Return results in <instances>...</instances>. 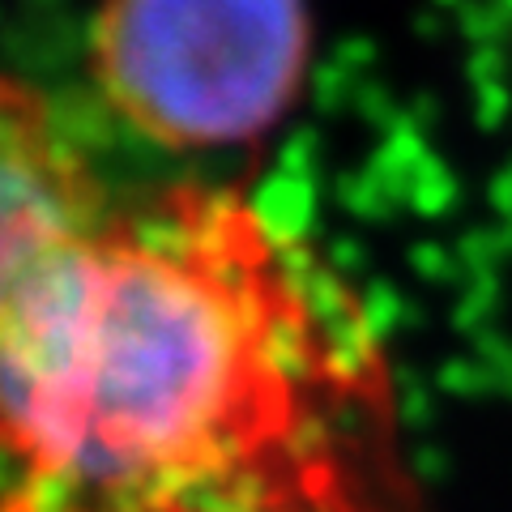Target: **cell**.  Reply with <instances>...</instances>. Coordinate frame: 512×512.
<instances>
[{
	"label": "cell",
	"instance_id": "2",
	"mask_svg": "<svg viewBox=\"0 0 512 512\" xmlns=\"http://www.w3.org/2000/svg\"><path fill=\"white\" fill-rule=\"evenodd\" d=\"M308 0H103L90 77L116 116L167 150H222L299 103Z\"/></svg>",
	"mask_w": 512,
	"mask_h": 512
},
{
	"label": "cell",
	"instance_id": "3",
	"mask_svg": "<svg viewBox=\"0 0 512 512\" xmlns=\"http://www.w3.org/2000/svg\"><path fill=\"white\" fill-rule=\"evenodd\" d=\"M107 210L39 90L0 73V312L56 244Z\"/></svg>",
	"mask_w": 512,
	"mask_h": 512
},
{
	"label": "cell",
	"instance_id": "1",
	"mask_svg": "<svg viewBox=\"0 0 512 512\" xmlns=\"http://www.w3.org/2000/svg\"><path fill=\"white\" fill-rule=\"evenodd\" d=\"M384 410L363 312L231 188L103 210L0 312L13 512H376Z\"/></svg>",
	"mask_w": 512,
	"mask_h": 512
}]
</instances>
